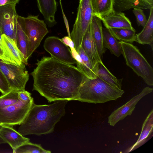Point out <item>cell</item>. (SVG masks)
I'll return each mask as SVG.
<instances>
[{"label":"cell","instance_id":"30bf717a","mask_svg":"<svg viewBox=\"0 0 153 153\" xmlns=\"http://www.w3.org/2000/svg\"><path fill=\"white\" fill-rule=\"evenodd\" d=\"M16 5L10 4L0 6V30L2 34L12 39L16 44V32L18 15L16 11Z\"/></svg>","mask_w":153,"mask_h":153},{"label":"cell","instance_id":"ac0fdd59","mask_svg":"<svg viewBox=\"0 0 153 153\" xmlns=\"http://www.w3.org/2000/svg\"><path fill=\"white\" fill-rule=\"evenodd\" d=\"M16 45L23 55L24 63L27 65L28 59L29 40L24 27L18 18L16 28Z\"/></svg>","mask_w":153,"mask_h":153},{"label":"cell","instance_id":"7402d4cb","mask_svg":"<svg viewBox=\"0 0 153 153\" xmlns=\"http://www.w3.org/2000/svg\"><path fill=\"white\" fill-rule=\"evenodd\" d=\"M39 10L50 24L56 23L55 15L57 10L56 0H36Z\"/></svg>","mask_w":153,"mask_h":153},{"label":"cell","instance_id":"d4e9b609","mask_svg":"<svg viewBox=\"0 0 153 153\" xmlns=\"http://www.w3.org/2000/svg\"><path fill=\"white\" fill-rule=\"evenodd\" d=\"M97 76L113 87L121 89L122 79H119L106 68L102 61L97 63Z\"/></svg>","mask_w":153,"mask_h":153},{"label":"cell","instance_id":"8d00e7d4","mask_svg":"<svg viewBox=\"0 0 153 153\" xmlns=\"http://www.w3.org/2000/svg\"><path fill=\"white\" fill-rule=\"evenodd\" d=\"M2 126V125L0 124V130Z\"/></svg>","mask_w":153,"mask_h":153},{"label":"cell","instance_id":"9c48e42d","mask_svg":"<svg viewBox=\"0 0 153 153\" xmlns=\"http://www.w3.org/2000/svg\"><path fill=\"white\" fill-rule=\"evenodd\" d=\"M43 46L51 56L68 64H76V61L72 56L70 48L59 37H48L45 40Z\"/></svg>","mask_w":153,"mask_h":153},{"label":"cell","instance_id":"d6986e66","mask_svg":"<svg viewBox=\"0 0 153 153\" xmlns=\"http://www.w3.org/2000/svg\"><path fill=\"white\" fill-rule=\"evenodd\" d=\"M78 53L81 59L80 62H76V67L87 78L93 79L97 77V64H94L90 60L82 47L80 48Z\"/></svg>","mask_w":153,"mask_h":153},{"label":"cell","instance_id":"cb8c5ba5","mask_svg":"<svg viewBox=\"0 0 153 153\" xmlns=\"http://www.w3.org/2000/svg\"><path fill=\"white\" fill-rule=\"evenodd\" d=\"M93 15L100 19L113 12L114 0H91Z\"/></svg>","mask_w":153,"mask_h":153},{"label":"cell","instance_id":"4dcf8cb0","mask_svg":"<svg viewBox=\"0 0 153 153\" xmlns=\"http://www.w3.org/2000/svg\"><path fill=\"white\" fill-rule=\"evenodd\" d=\"M19 97L20 99L24 101H28L33 100L30 93L25 90L19 91Z\"/></svg>","mask_w":153,"mask_h":153},{"label":"cell","instance_id":"9a60e30c","mask_svg":"<svg viewBox=\"0 0 153 153\" xmlns=\"http://www.w3.org/2000/svg\"><path fill=\"white\" fill-rule=\"evenodd\" d=\"M81 46L94 64L102 61L92 35L91 23L83 37Z\"/></svg>","mask_w":153,"mask_h":153},{"label":"cell","instance_id":"836d02e7","mask_svg":"<svg viewBox=\"0 0 153 153\" xmlns=\"http://www.w3.org/2000/svg\"><path fill=\"white\" fill-rule=\"evenodd\" d=\"M20 0H0V6L10 4H16Z\"/></svg>","mask_w":153,"mask_h":153},{"label":"cell","instance_id":"8fae6325","mask_svg":"<svg viewBox=\"0 0 153 153\" xmlns=\"http://www.w3.org/2000/svg\"><path fill=\"white\" fill-rule=\"evenodd\" d=\"M152 91L153 88L149 87L144 88L140 93L112 112L108 117V123L110 126H114L119 121L123 120L126 116L131 115L138 102Z\"/></svg>","mask_w":153,"mask_h":153},{"label":"cell","instance_id":"7a4b0ae2","mask_svg":"<svg viewBox=\"0 0 153 153\" xmlns=\"http://www.w3.org/2000/svg\"><path fill=\"white\" fill-rule=\"evenodd\" d=\"M68 101L58 100L52 104L42 105L33 102L18 131L23 136L53 132L55 125L65 114V107Z\"/></svg>","mask_w":153,"mask_h":153},{"label":"cell","instance_id":"1f68e13d","mask_svg":"<svg viewBox=\"0 0 153 153\" xmlns=\"http://www.w3.org/2000/svg\"><path fill=\"white\" fill-rule=\"evenodd\" d=\"M61 40L70 48H74V44L71 38L65 36L61 39Z\"/></svg>","mask_w":153,"mask_h":153},{"label":"cell","instance_id":"ffe728a7","mask_svg":"<svg viewBox=\"0 0 153 153\" xmlns=\"http://www.w3.org/2000/svg\"><path fill=\"white\" fill-rule=\"evenodd\" d=\"M153 4L146 0H114L113 10L117 12H122L137 7L143 10L150 9Z\"/></svg>","mask_w":153,"mask_h":153},{"label":"cell","instance_id":"5b68a950","mask_svg":"<svg viewBox=\"0 0 153 153\" xmlns=\"http://www.w3.org/2000/svg\"><path fill=\"white\" fill-rule=\"evenodd\" d=\"M92 16L91 0H80L76 18L70 33L74 48L78 53L83 37L91 23Z\"/></svg>","mask_w":153,"mask_h":153},{"label":"cell","instance_id":"484cf974","mask_svg":"<svg viewBox=\"0 0 153 153\" xmlns=\"http://www.w3.org/2000/svg\"><path fill=\"white\" fill-rule=\"evenodd\" d=\"M114 37L118 41L131 43L136 39V30L132 28L108 29Z\"/></svg>","mask_w":153,"mask_h":153},{"label":"cell","instance_id":"4fadbf2b","mask_svg":"<svg viewBox=\"0 0 153 153\" xmlns=\"http://www.w3.org/2000/svg\"><path fill=\"white\" fill-rule=\"evenodd\" d=\"M0 137L9 145L13 152L22 145L30 142L29 138L16 131L13 126L2 125L0 130Z\"/></svg>","mask_w":153,"mask_h":153},{"label":"cell","instance_id":"f546056e","mask_svg":"<svg viewBox=\"0 0 153 153\" xmlns=\"http://www.w3.org/2000/svg\"><path fill=\"white\" fill-rule=\"evenodd\" d=\"M11 90L6 78L0 69V92L4 94Z\"/></svg>","mask_w":153,"mask_h":153},{"label":"cell","instance_id":"2e32d148","mask_svg":"<svg viewBox=\"0 0 153 153\" xmlns=\"http://www.w3.org/2000/svg\"><path fill=\"white\" fill-rule=\"evenodd\" d=\"M153 110L152 109L145 120L140 135L137 142L126 150L128 153L136 149L145 143L150 137L153 132Z\"/></svg>","mask_w":153,"mask_h":153},{"label":"cell","instance_id":"3957f363","mask_svg":"<svg viewBox=\"0 0 153 153\" xmlns=\"http://www.w3.org/2000/svg\"><path fill=\"white\" fill-rule=\"evenodd\" d=\"M125 91L112 86L97 76L94 79L86 77L81 85L76 100L97 104L116 100Z\"/></svg>","mask_w":153,"mask_h":153},{"label":"cell","instance_id":"8992f818","mask_svg":"<svg viewBox=\"0 0 153 153\" xmlns=\"http://www.w3.org/2000/svg\"><path fill=\"white\" fill-rule=\"evenodd\" d=\"M39 15H28L26 17L18 15L29 40V59L39 46L44 36L48 33L44 21L38 18Z\"/></svg>","mask_w":153,"mask_h":153},{"label":"cell","instance_id":"e575fe53","mask_svg":"<svg viewBox=\"0 0 153 153\" xmlns=\"http://www.w3.org/2000/svg\"><path fill=\"white\" fill-rule=\"evenodd\" d=\"M2 34L0 30V58L3 59L4 56V48L1 37Z\"/></svg>","mask_w":153,"mask_h":153},{"label":"cell","instance_id":"52a82bcc","mask_svg":"<svg viewBox=\"0 0 153 153\" xmlns=\"http://www.w3.org/2000/svg\"><path fill=\"white\" fill-rule=\"evenodd\" d=\"M23 63L19 65L4 61L0 58V69L6 78L11 90H25L29 75Z\"/></svg>","mask_w":153,"mask_h":153},{"label":"cell","instance_id":"5bb4252c","mask_svg":"<svg viewBox=\"0 0 153 153\" xmlns=\"http://www.w3.org/2000/svg\"><path fill=\"white\" fill-rule=\"evenodd\" d=\"M100 19L107 28H133L129 19L122 12L114 11Z\"/></svg>","mask_w":153,"mask_h":153},{"label":"cell","instance_id":"4316f807","mask_svg":"<svg viewBox=\"0 0 153 153\" xmlns=\"http://www.w3.org/2000/svg\"><path fill=\"white\" fill-rule=\"evenodd\" d=\"M51 152L43 149L41 145L30 142L26 143L16 149L13 153H50Z\"/></svg>","mask_w":153,"mask_h":153},{"label":"cell","instance_id":"d590c367","mask_svg":"<svg viewBox=\"0 0 153 153\" xmlns=\"http://www.w3.org/2000/svg\"><path fill=\"white\" fill-rule=\"evenodd\" d=\"M151 4H153V0H146Z\"/></svg>","mask_w":153,"mask_h":153},{"label":"cell","instance_id":"f1b7e54d","mask_svg":"<svg viewBox=\"0 0 153 153\" xmlns=\"http://www.w3.org/2000/svg\"><path fill=\"white\" fill-rule=\"evenodd\" d=\"M133 12L136 19L137 23L138 26L144 27L147 22V19L145 15L143 9L139 8H133Z\"/></svg>","mask_w":153,"mask_h":153},{"label":"cell","instance_id":"e0dca14e","mask_svg":"<svg viewBox=\"0 0 153 153\" xmlns=\"http://www.w3.org/2000/svg\"><path fill=\"white\" fill-rule=\"evenodd\" d=\"M101 21L100 18L93 15L91 24L92 35L99 54L102 60V55L106 49L103 45Z\"/></svg>","mask_w":153,"mask_h":153},{"label":"cell","instance_id":"277c9868","mask_svg":"<svg viewBox=\"0 0 153 153\" xmlns=\"http://www.w3.org/2000/svg\"><path fill=\"white\" fill-rule=\"evenodd\" d=\"M126 65L148 85H153V69L139 50L131 43L120 41Z\"/></svg>","mask_w":153,"mask_h":153},{"label":"cell","instance_id":"7c38bea8","mask_svg":"<svg viewBox=\"0 0 153 153\" xmlns=\"http://www.w3.org/2000/svg\"><path fill=\"white\" fill-rule=\"evenodd\" d=\"M1 37L4 51L2 60L5 62L19 65L24 63L23 55L16 42L4 34H2Z\"/></svg>","mask_w":153,"mask_h":153},{"label":"cell","instance_id":"44dd1931","mask_svg":"<svg viewBox=\"0 0 153 153\" xmlns=\"http://www.w3.org/2000/svg\"><path fill=\"white\" fill-rule=\"evenodd\" d=\"M150 9L148 19L142 31L136 34L135 41L142 45H149L153 50V7Z\"/></svg>","mask_w":153,"mask_h":153},{"label":"cell","instance_id":"603a6c76","mask_svg":"<svg viewBox=\"0 0 153 153\" xmlns=\"http://www.w3.org/2000/svg\"><path fill=\"white\" fill-rule=\"evenodd\" d=\"M103 43L104 47L108 49L111 53L119 57L122 54L121 45L109 29L102 27Z\"/></svg>","mask_w":153,"mask_h":153},{"label":"cell","instance_id":"83f0119b","mask_svg":"<svg viewBox=\"0 0 153 153\" xmlns=\"http://www.w3.org/2000/svg\"><path fill=\"white\" fill-rule=\"evenodd\" d=\"M18 91L11 90L7 93L0 96V109L17 102L19 99Z\"/></svg>","mask_w":153,"mask_h":153},{"label":"cell","instance_id":"ba28073f","mask_svg":"<svg viewBox=\"0 0 153 153\" xmlns=\"http://www.w3.org/2000/svg\"><path fill=\"white\" fill-rule=\"evenodd\" d=\"M33 102V100L25 101L19 99L16 103L0 109V124L11 126L20 125Z\"/></svg>","mask_w":153,"mask_h":153},{"label":"cell","instance_id":"6da1fadb","mask_svg":"<svg viewBox=\"0 0 153 153\" xmlns=\"http://www.w3.org/2000/svg\"><path fill=\"white\" fill-rule=\"evenodd\" d=\"M31 74L33 90L38 92L49 102L61 100H76L86 76L77 67L54 58L43 56L37 60Z\"/></svg>","mask_w":153,"mask_h":153},{"label":"cell","instance_id":"d6a6232c","mask_svg":"<svg viewBox=\"0 0 153 153\" xmlns=\"http://www.w3.org/2000/svg\"><path fill=\"white\" fill-rule=\"evenodd\" d=\"M60 5L61 6V7L62 9V15L63 16V18L64 20V22L65 25V26H66V29L67 30V32H68V36L69 37V38H71L70 36V32L69 29V25L68 24V21L67 20V19H66V17H65V14L64 13V11L63 10V8L62 7V4L61 3V0H60L59 1Z\"/></svg>","mask_w":153,"mask_h":153}]
</instances>
